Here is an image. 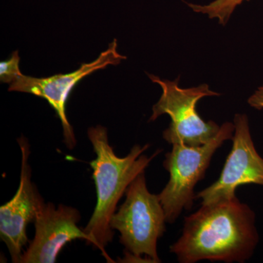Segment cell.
<instances>
[{
    "mask_svg": "<svg viewBox=\"0 0 263 263\" xmlns=\"http://www.w3.org/2000/svg\"><path fill=\"white\" fill-rule=\"evenodd\" d=\"M126 200L114 214L110 228L120 233V243L129 259L146 256L150 262H160L157 241L165 232L166 216L158 195L150 193L145 171L132 181Z\"/></svg>",
    "mask_w": 263,
    "mask_h": 263,
    "instance_id": "3957f363",
    "label": "cell"
},
{
    "mask_svg": "<svg viewBox=\"0 0 263 263\" xmlns=\"http://www.w3.org/2000/svg\"><path fill=\"white\" fill-rule=\"evenodd\" d=\"M233 147L219 179L197 194L202 205H209L235 196L238 186L246 184L263 186V159L256 150L249 129L248 117L236 114Z\"/></svg>",
    "mask_w": 263,
    "mask_h": 263,
    "instance_id": "52a82bcc",
    "label": "cell"
},
{
    "mask_svg": "<svg viewBox=\"0 0 263 263\" xmlns=\"http://www.w3.org/2000/svg\"><path fill=\"white\" fill-rule=\"evenodd\" d=\"M245 1L249 0H215L206 5L186 4L196 13L207 14L210 18L219 19V23L224 26L237 6Z\"/></svg>",
    "mask_w": 263,
    "mask_h": 263,
    "instance_id": "30bf717a",
    "label": "cell"
},
{
    "mask_svg": "<svg viewBox=\"0 0 263 263\" xmlns=\"http://www.w3.org/2000/svg\"><path fill=\"white\" fill-rule=\"evenodd\" d=\"M248 103L252 108L263 109V85L249 98Z\"/></svg>",
    "mask_w": 263,
    "mask_h": 263,
    "instance_id": "7c38bea8",
    "label": "cell"
},
{
    "mask_svg": "<svg viewBox=\"0 0 263 263\" xmlns=\"http://www.w3.org/2000/svg\"><path fill=\"white\" fill-rule=\"evenodd\" d=\"M126 59L127 57L118 53L117 41L114 39L97 60L89 63L82 64L73 72L57 74L47 78L22 75L10 85L8 91L29 93L46 100L61 121L66 146L69 149H72L76 146V139L73 129L66 114V104L71 91L86 76L108 65H118Z\"/></svg>",
    "mask_w": 263,
    "mask_h": 263,
    "instance_id": "8992f818",
    "label": "cell"
},
{
    "mask_svg": "<svg viewBox=\"0 0 263 263\" xmlns=\"http://www.w3.org/2000/svg\"><path fill=\"white\" fill-rule=\"evenodd\" d=\"M80 213L75 208L43 202L34 220L35 235L22 254L20 263H53L67 243L82 239L90 245L91 239L78 226Z\"/></svg>",
    "mask_w": 263,
    "mask_h": 263,
    "instance_id": "9c48e42d",
    "label": "cell"
},
{
    "mask_svg": "<svg viewBox=\"0 0 263 263\" xmlns=\"http://www.w3.org/2000/svg\"><path fill=\"white\" fill-rule=\"evenodd\" d=\"M148 76L154 83L160 85L162 90L160 100L153 106L149 121H155L163 114L171 118L169 127L163 133L166 141L172 145L182 143L190 146H200L217 136L221 126L213 121L205 122L199 116L196 108L202 98L220 94L212 91L208 84L181 89L179 86V79L171 81L150 74Z\"/></svg>",
    "mask_w": 263,
    "mask_h": 263,
    "instance_id": "5b68a950",
    "label": "cell"
},
{
    "mask_svg": "<svg viewBox=\"0 0 263 263\" xmlns=\"http://www.w3.org/2000/svg\"><path fill=\"white\" fill-rule=\"evenodd\" d=\"M259 242L255 214L236 197L202 207L185 218L183 233L171 247L181 263L245 262Z\"/></svg>",
    "mask_w": 263,
    "mask_h": 263,
    "instance_id": "6da1fadb",
    "label": "cell"
},
{
    "mask_svg": "<svg viewBox=\"0 0 263 263\" xmlns=\"http://www.w3.org/2000/svg\"><path fill=\"white\" fill-rule=\"evenodd\" d=\"M88 136L96 154V158L90 162V165L96 186L97 204L84 231L91 239L90 245L101 251L108 262H114L105 249L113 240L110 220L118 202L132 181L145 171L161 150L148 157L143 153L149 145L143 147L136 145L126 157H119L109 143L106 128L100 125L89 128Z\"/></svg>",
    "mask_w": 263,
    "mask_h": 263,
    "instance_id": "7a4b0ae2",
    "label": "cell"
},
{
    "mask_svg": "<svg viewBox=\"0 0 263 263\" xmlns=\"http://www.w3.org/2000/svg\"><path fill=\"white\" fill-rule=\"evenodd\" d=\"M18 142L22 155L20 183L14 197L0 208V237L8 247L13 262L15 263H20L22 249L28 241L27 226L35 220L40 207L44 202L31 180L28 141L22 137Z\"/></svg>",
    "mask_w": 263,
    "mask_h": 263,
    "instance_id": "ba28073f",
    "label": "cell"
},
{
    "mask_svg": "<svg viewBox=\"0 0 263 263\" xmlns=\"http://www.w3.org/2000/svg\"><path fill=\"white\" fill-rule=\"evenodd\" d=\"M235 125L226 122L221 126L217 136L206 144L190 146L182 143L173 144L165 155L164 168L170 180L160 195L161 204L167 222L174 223L183 209L190 210L195 198V185L203 179L213 155L226 141L233 139Z\"/></svg>",
    "mask_w": 263,
    "mask_h": 263,
    "instance_id": "277c9868",
    "label": "cell"
},
{
    "mask_svg": "<svg viewBox=\"0 0 263 263\" xmlns=\"http://www.w3.org/2000/svg\"><path fill=\"white\" fill-rule=\"evenodd\" d=\"M20 57L18 51L12 53V56L6 61L0 63V81L4 84H10L14 82L21 76L23 75L19 67Z\"/></svg>",
    "mask_w": 263,
    "mask_h": 263,
    "instance_id": "8fae6325",
    "label": "cell"
}]
</instances>
